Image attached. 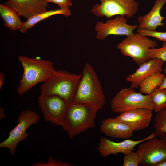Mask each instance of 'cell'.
<instances>
[{"mask_svg": "<svg viewBox=\"0 0 166 166\" xmlns=\"http://www.w3.org/2000/svg\"><path fill=\"white\" fill-rule=\"evenodd\" d=\"M18 59L23 70L17 89L20 95L27 92L37 84L45 81L56 70L52 61L39 57L30 58L21 55Z\"/></svg>", "mask_w": 166, "mask_h": 166, "instance_id": "cell-1", "label": "cell"}, {"mask_svg": "<svg viewBox=\"0 0 166 166\" xmlns=\"http://www.w3.org/2000/svg\"><path fill=\"white\" fill-rule=\"evenodd\" d=\"M59 14L68 17L71 15V11L69 10H64L57 9L36 14L27 19L25 22H23L19 29L20 31L22 33H25L28 29L32 28L35 24L40 22L53 15Z\"/></svg>", "mask_w": 166, "mask_h": 166, "instance_id": "cell-18", "label": "cell"}, {"mask_svg": "<svg viewBox=\"0 0 166 166\" xmlns=\"http://www.w3.org/2000/svg\"><path fill=\"white\" fill-rule=\"evenodd\" d=\"M137 32L144 36H148L156 38L157 39L166 42V32L149 31L138 28Z\"/></svg>", "mask_w": 166, "mask_h": 166, "instance_id": "cell-25", "label": "cell"}, {"mask_svg": "<svg viewBox=\"0 0 166 166\" xmlns=\"http://www.w3.org/2000/svg\"><path fill=\"white\" fill-rule=\"evenodd\" d=\"M150 95L155 112L166 107V88H158Z\"/></svg>", "mask_w": 166, "mask_h": 166, "instance_id": "cell-21", "label": "cell"}, {"mask_svg": "<svg viewBox=\"0 0 166 166\" xmlns=\"http://www.w3.org/2000/svg\"><path fill=\"white\" fill-rule=\"evenodd\" d=\"M81 76L65 70H56L41 85V94L58 96L69 105L75 96Z\"/></svg>", "mask_w": 166, "mask_h": 166, "instance_id": "cell-4", "label": "cell"}, {"mask_svg": "<svg viewBox=\"0 0 166 166\" xmlns=\"http://www.w3.org/2000/svg\"><path fill=\"white\" fill-rule=\"evenodd\" d=\"M5 117V115L4 113V109L2 107H0V120H2L4 119Z\"/></svg>", "mask_w": 166, "mask_h": 166, "instance_id": "cell-30", "label": "cell"}, {"mask_svg": "<svg viewBox=\"0 0 166 166\" xmlns=\"http://www.w3.org/2000/svg\"><path fill=\"white\" fill-rule=\"evenodd\" d=\"M33 166H73L71 163L67 161L64 162L61 160H57L52 157H49L47 163L44 162H37L34 164Z\"/></svg>", "mask_w": 166, "mask_h": 166, "instance_id": "cell-24", "label": "cell"}, {"mask_svg": "<svg viewBox=\"0 0 166 166\" xmlns=\"http://www.w3.org/2000/svg\"><path fill=\"white\" fill-rule=\"evenodd\" d=\"M3 5L14 10L26 19L47 11L48 3L44 0H7Z\"/></svg>", "mask_w": 166, "mask_h": 166, "instance_id": "cell-14", "label": "cell"}, {"mask_svg": "<svg viewBox=\"0 0 166 166\" xmlns=\"http://www.w3.org/2000/svg\"><path fill=\"white\" fill-rule=\"evenodd\" d=\"M139 158L137 153L133 152L124 155L123 166H138Z\"/></svg>", "mask_w": 166, "mask_h": 166, "instance_id": "cell-26", "label": "cell"}, {"mask_svg": "<svg viewBox=\"0 0 166 166\" xmlns=\"http://www.w3.org/2000/svg\"><path fill=\"white\" fill-rule=\"evenodd\" d=\"M5 75L1 72H0V90H1L4 84L5 81Z\"/></svg>", "mask_w": 166, "mask_h": 166, "instance_id": "cell-28", "label": "cell"}, {"mask_svg": "<svg viewBox=\"0 0 166 166\" xmlns=\"http://www.w3.org/2000/svg\"><path fill=\"white\" fill-rule=\"evenodd\" d=\"M164 72L166 74V64L164 69ZM158 88L160 89L166 88V76L165 77L162 85Z\"/></svg>", "mask_w": 166, "mask_h": 166, "instance_id": "cell-29", "label": "cell"}, {"mask_svg": "<svg viewBox=\"0 0 166 166\" xmlns=\"http://www.w3.org/2000/svg\"><path fill=\"white\" fill-rule=\"evenodd\" d=\"M46 3L53 2L58 5L60 9L64 10H69V7L72 5L71 0H44Z\"/></svg>", "mask_w": 166, "mask_h": 166, "instance_id": "cell-27", "label": "cell"}, {"mask_svg": "<svg viewBox=\"0 0 166 166\" xmlns=\"http://www.w3.org/2000/svg\"><path fill=\"white\" fill-rule=\"evenodd\" d=\"M0 15L4 25L12 31H15L21 28L23 22L20 16L11 8L0 4Z\"/></svg>", "mask_w": 166, "mask_h": 166, "instance_id": "cell-19", "label": "cell"}, {"mask_svg": "<svg viewBox=\"0 0 166 166\" xmlns=\"http://www.w3.org/2000/svg\"><path fill=\"white\" fill-rule=\"evenodd\" d=\"M152 110L148 108H138L121 113L116 118L127 124L134 131H138L149 126Z\"/></svg>", "mask_w": 166, "mask_h": 166, "instance_id": "cell-13", "label": "cell"}, {"mask_svg": "<svg viewBox=\"0 0 166 166\" xmlns=\"http://www.w3.org/2000/svg\"><path fill=\"white\" fill-rule=\"evenodd\" d=\"M127 18L118 15L114 19H109L105 23L97 22L95 26L96 37L100 40H105L110 35H125L131 34L133 30L138 28V25L127 24Z\"/></svg>", "mask_w": 166, "mask_h": 166, "instance_id": "cell-11", "label": "cell"}, {"mask_svg": "<svg viewBox=\"0 0 166 166\" xmlns=\"http://www.w3.org/2000/svg\"><path fill=\"white\" fill-rule=\"evenodd\" d=\"M156 136L155 133H152L141 140H133L128 139L120 142H115L102 137L100 139L97 149L100 155L103 157L111 154L116 155L118 153L125 155L132 152L135 146L139 144Z\"/></svg>", "mask_w": 166, "mask_h": 166, "instance_id": "cell-12", "label": "cell"}, {"mask_svg": "<svg viewBox=\"0 0 166 166\" xmlns=\"http://www.w3.org/2000/svg\"><path fill=\"white\" fill-rule=\"evenodd\" d=\"M166 0H156L153 6L147 14L137 17L138 28L149 31H155L157 27L164 26V23L162 22L165 18L160 13Z\"/></svg>", "mask_w": 166, "mask_h": 166, "instance_id": "cell-17", "label": "cell"}, {"mask_svg": "<svg viewBox=\"0 0 166 166\" xmlns=\"http://www.w3.org/2000/svg\"><path fill=\"white\" fill-rule=\"evenodd\" d=\"M100 131L110 137L128 138L132 137L134 131L127 124L117 118L109 117L103 119L100 126Z\"/></svg>", "mask_w": 166, "mask_h": 166, "instance_id": "cell-16", "label": "cell"}, {"mask_svg": "<svg viewBox=\"0 0 166 166\" xmlns=\"http://www.w3.org/2000/svg\"><path fill=\"white\" fill-rule=\"evenodd\" d=\"M81 75L72 102L87 104L101 110L105 104V97L98 76L89 63L84 65Z\"/></svg>", "mask_w": 166, "mask_h": 166, "instance_id": "cell-2", "label": "cell"}, {"mask_svg": "<svg viewBox=\"0 0 166 166\" xmlns=\"http://www.w3.org/2000/svg\"><path fill=\"white\" fill-rule=\"evenodd\" d=\"M139 158V165L157 166L166 161V136H156L139 144L136 151Z\"/></svg>", "mask_w": 166, "mask_h": 166, "instance_id": "cell-9", "label": "cell"}, {"mask_svg": "<svg viewBox=\"0 0 166 166\" xmlns=\"http://www.w3.org/2000/svg\"><path fill=\"white\" fill-rule=\"evenodd\" d=\"M164 61L158 58L151 59L139 66L133 73L128 75L126 80L131 82V87L138 88L141 82L152 74L161 73Z\"/></svg>", "mask_w": 166, "mask_h": 166, "instance_id": "cell-15", "label": "cell"}, {"mask_svg": "<svg viewBox=\"0 0 166 166\" xmlns=\"http://www.w3.org/2000/svg\"><path fill=\"white\" fill-rule=\"evenodd\" d=\"M158 45L155 41L137 32L127 36L117 47L123 55L130 57L140 66L149 60L147 55L148 50L156 47Z\"/></svg>", "mask_w": 166, "mask_h": 166, "instance_id": "cell-5", "label": "cell"}, {"mask_svg": "<svg viewBox=\"0 0 166 166\" xmlns=\"http://www.w3.org/2000/svg\"><path fill=\"white\" fill-rule=\"evenodd\" d=\"M98 110L96 107L87 104L71 103L62 127L69 138L95 127V121Z\"/></svg>", "mask_w": 166, "mask_h": 166, "instance_id": "cell-3", "label": "cell"}, {"mask_svg": "<svg viewBox=\"0 0 166 166\" xmlns=\"http://www.w3.org/2000/svg\"><path fill=\"white\" fill-rule=\"evenodd\" d=\"M91 12L97 17L110 18L115 15H122L127 18L133 17L137 12L139 3L136 0H99Z\"/></svg>", "mask_w": 166, "mask_h": 166, "instance_id": "cell-10", "label": "cell"}, {"mask_svg": "<svg viewBox=\"0 0 166 166\" xmlns=\"http://www.w3.org/2000/svg\"><path fill=\"white\" fill-rule=\"evenodd\" d=\"M40 119V115L34 111H22L18 116L17 125L9 132L8 137L0 143V148H8L10 154L14 155L18 144L26 140L28 136L26 130L31 125L38 123Z\"/></svg>", "mask_w": 166, "mask_h": 166, "instance_id": "cell-7", "label": "cell"}, {"mask_svg": "<svg viewBox=\"0 0 166 166\" xmlns=\"http://www.w3.org/2000/svg\"><path fill=\"white\" fill-rule=\"evenodd\" d=\"M162 47L149 49L148 51L147 55L148 59L160 58L164 61H166V42H164Z\"/></svg>", "mask_w": 166, "mask_h": 166, "instance_id": "cell-23", "label": "cell"}, {"mask_svg": "<svg viewBox=\"0 0 166 166\" xmlns=\"http://www.w3.org/2000/svg\"><path fill=\"white\" fill-rule=\"evenodd\" d=\"M110 106L113 112L119 113L140 108L154 109L150 95L137 93L131 87L117 92L112 99Z\"/></svg>", "mask_w": 166, "mask_h": 166, "instance_id": "cell-6", "label": "cell"}, {"mask_svg": "<svg viewBox=\"0 0 166 166\" xmlns=\"http://www.w3.org/2000/svg\"><path fill=\"white\" fill-rule=\"evenodd\" d=\"M165 76L161 73L151 75L140 83L139 92L146 95H151L162 84Z\"/></svg>", "mask_w": 166, "mask_h": 166, "instance_id": "cell-20", "label": "cell"}, {"mask_svg": "<svg viewBox=\"0 0 166 166\" xmlns=\"http://www.w3.org/2000/svg\"><path fill=\"white\" fill-rule=\"evenodd\" d=\"M38 102L45 121L63 126L69 105L63 98L56 95L41 94L38 98Z\"/></svg>", "mask_w": 166, "mask_h": 166, "instance_id": "cell-8", "label": "cell"}, {"mask_svg": "<svg viewBox=\"0 0 166 166\" xmlns=\"http://www.w3.org/2000/svg\"><path fill=\"white\" fill-rule=\"evenodd\" d=\"M157 166H166V161L159 164Z\"/></svg>", "mask_w": 166, "mask_h": 166, "instance_id": "cell-31", "label": "cell"}, {"mask_svg": "<svg viewBox=\"0 0 166 166\" xmlns=\"http://www.w3.org/2000/svg\"><path fill=\"white\" fill-rule=\"evenodd\" d=\"M154 132L160 138L166 136V107L157 113L155 119Z\"/></svg>", "mask_w": 166, "mask_h": 166, "instance_id": "cell-22", "label": "cell"}]
</instances>
